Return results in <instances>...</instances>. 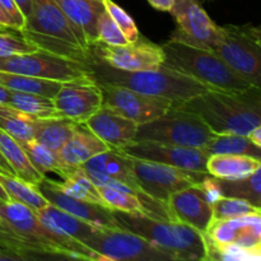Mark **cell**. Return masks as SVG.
I'll list each match as a JSON object with an SVG mask.
<instances>
[{
    "instance_id": "cell-1",
    "label": "cell",
    "mask_w": 261,
    "mask_h": 261,
    "mask_svg": "<svg viewBox=\"0 0 261 261\" xmlns=\"http://www.w3.org/2000/svg\"><path fill=\"white\" fill-rule=\"evenodd\" d=\"M51 257L103 261L82 242L50 231L24 204L14 200L0 204V260Z\"/></svg>"
},
{
    "instance_id": "cell-2",
    "label": "cell",
    "mask_w": 261,
    "mask_h": 261,
    "mask_svg": "<svg viewBox=\"0 0 261 261\" xmlns=\"http://www.w3.org/2000/svg\"><path fill=\"white\" fill-rule=\"evenodd\" d=\"M175 106L198 115L216 134L247 135L261 126L260 87L245 91L208 89Z\"/></svg>"
},
{
    "instance_id": "cell-3",
    "label": "cell",
    "mask_w": 261,
    "mask_h": 261,
    "mask_svg": "<svg viewBox=\"0 0 261 261\" xmlns=\"http://www.w3.org/2000/svg\"><path fill=\"white\" fill-rule=\"evenodd\" d=\"M87 66L97 83L124 87L143 94L163 97L171 99L173 106L212 89L196 79L165 66L153 70H119L94 55H91Z\"/></svg>"
},
{
    "instance_id": "cell-4",
    "label": "cell",
    "mask_w": 261,
    "mask_h": 261,
    "mask_svg": "<svg viewBox=\"0 0 261 261\" xmlns=\"http://www.w3.org/2000/svg\"><path fill=\"white\" fill-rule=\"evenodd\" d=\"M117 226L133 232L178 260H206L204 234L198 229L176 221H162L144 214H132L112 209Z\"/></svg>"
},
{
    "instance_id": "cell-5",
    "label": "cell",
    "mask_w": 261,
    "mask_h": 261,
    "mask_svg": "<svg viewBox=\"0 0 261 261\" xmlns=\"http://www.w3.org/2000/svg\"><path fill=\"white\" fill-rule=\"evenodd\" d=\"M20 32L41 51L84 64L91 58L55 0H32V9Z\"/></svg>"
},
{
    "instance_id": "cell-6",
    "label": "cell",
    "mask_w": 261,
    "mask_h": 261,
    "mask_svg": "<svg viewBox=\"0 0 261 261\" xmlns=\"http://www.w3.org/2000/svg\"><path fill=\"white\" fill-rule=\"evenodd\" d=\"M161 46L165 54L162 66L196 79L212 89L245 91L252 87L234 73L214 51L176 41H168Z\"/></svg>"
},
{
    "instance_id": "cell-7",
    "label": "cell",
    "mask_w": 261,
    "mask_h": 261,
    "mask_svg": "<svg viewBox=\"0 0 261 261\" xmlns=\"http://www.w3.org/2000/svg\"><path fill=\"white\" fill-rule=\"evenodd\" d=\"M214 134L198 115L172 106L157 119L138 125L135 140H153L203 149Z\"/></svg>"
},
{
    "instance_id": "cell-8",
    "label": "cell",
    "mask_w": 261,
    "mask_h": 261,
    "mask_svg": "<svg viewBox=\"0 0 261 261\" xmlns=\"http://www.w3.org/2000/svg\"><path fill=\"white\" fill-rule=\"evenodd\" d=\"M214 53L242 79L261 86V31L252 24L223 25Z\"/></svg>"
},
{
    "instance_id": "cell-9",
    "label": "cell",
    "mask_w": 261,
    "mask_h": 261,
    "mask_svg": "<svg viewBox=\"0 0 261 261\" xmlns=\"http://www.w3.org/2000/svg\"><path fill=\"white\" fill-rule=\"evenodd\" d=\"M83 244L103 261H173L145 239L120 227H97Z\"/></svg>"
},
{
    "instance_id": "cell-10",
    "label": "cell",
    "mask_w": 261,
    "mask_h": 261,
    "mask_svg": "<svg viewBox=\"0 0 261 261\" xmlns=\"http://www.w3.org/2000/svg\"><path fill=\"white\" fill-rule=\"evenodd\" d=\"M130 158L135 177L143 193L166 205L170 195L189 186L200 184L208 175V172L184 170L162 163Z\"/></svg>"
},
{
    "instance_id": "cell-11",
    "label": "cell",
    "mask_w": 261,
    "mask_h": 261,
    "mask_svg": "<svg viewBox=\"0 0 261 261\" xmlns=\"http://www.w3.org/2000/svg\"><path fill=\"white\" fill-rule=\"evenodd\" d=\"M0 71L23 74L35 78L68 82L89 73L87 64L60 58L46 51L0 56Z\"/></svg>"
},
{
    "instance_id": "cell-12",
    "label": "cell",
    "mask_w": 261,
    "mask_h": 261,
    "mask_svg": "<svg viewBox=\"0 0 261 261\" xmlns=\"http://www.w3.org/2000/svg\"><path fill=\"white\" fill-rule=\"evenodd\" d=\"M170 13L177 25L170 41L204 50L216 48L221 38V25L211 19L198 0H175Z\"/></svg>"
},
{
    "instance_id": "cell-13",
    "label": "cell",
    "mask_w": 261,
    "mask_h": 261,
    "mask_svg": "<svg viewBox=\"0 0 261 261\" xmlns=\"http://www.w3.org/2000/svg\"><path fill=\"white\" fill-rule=\"evenodd\" d=\"M53 99L59 114L76 124H84L103 105L101 86L91 73L63 82Z\"/></svg>"
},
{
    "instance_id": "cell-14",
    "label": "cell",
    "mask_w": 261,
    "mask_h": 261,
    "mask_svg": "<svg viewBox=\"0 0 261 261\" xmlns=\"http://www.w3.org/2000/svg\"><path fill=\"white\" fill-rule=\"evenodd\" d=\"M119 150L138 160L200 172H206V161L209 157L200 148L167 144L153 140H134Z\"/></svg>"
},
{
    "instance_id": "cell-15",
    "label": "cell",
    "mask_w": 261,
    "mask_h": 261,
    "mask_svg": "<svg viewBox=\"0 0 261 261\" xmlns=\"http://www.w3.org/2000/svg\"><path fill=\"white\" fill-rule=\"evenodd\" d=\"M91 55L101 59L107 65L119 70H153L162 66L165 54L162 46L139 40L122 46H110L96 42L91 47Z\"/></svg>"
},
{
    "instance_id": "cell-16",
    "label": "cell",
    "mask_w": 261,
    "mask_h": 261,
    "mask_svg": "<svg viewBox=\"0 0 261 261\" xmlns=\"http://www.w3.org/2000/svg\"><path fill=\"white\" fill-rule=\"evenodd\" d=\"M98 84L102 89L105 106L115 110L138 125L157 119L173 106L171 99L163 97L143 94L111 84Z\"/></svg>"
},
{
    "instance_id": "cell-17",
    "label": "cell",
    "mask_w": 261,
    "mask_h": 261,
    "mask_svg": "<svg viewBox=\"0 0 261 261\" xmlns=\"http://www.w3.org/2000/svg\"><path fill=\"white\" fill-rule=\"evenodd\" d=\"M206 246H237L256 249L261 247V213L236 218L212 221L204 233Z\"/></svg>"
},
{
    "instance_id": "cell-18",
    "label": "cell",
    "mask_w": 261,
    "mask_h": 261,
    "mask_svg": "<svg viewBox=\"0 0 261 261\" xmlns=\"http://www.w3.org/2000/svg\"><path fill=\"white\" fill-rule=\"evenodd\" d=\"M35 186L48 203L63 209L66 213L73 214L97 227H109V228L119 227L115 221L111 208L73 198L64 193L59 188L58 182L50 180L46 176Z\"/></svg>"
},
{
    "instance_id": "cell-19",
    "label": "cell",
    "mask_w": 261,
    "mask_h": 261,
    "mask_svg": "<svg viewBox=\"0 0 261 261\" xmlns=\"http://www.w3.org/2000/svg\"><path fill=\"white\" fill-rule=\"evenodd\" d=\"M167 208L172 221L188 224L203 234L212 222V203L201 182L170 195Z\"/></svg>"
},
{
    "instance_id": "cell-20",
    "label": "cell",
    "mask_w": 261,
    "mask_h": 261,
    "mask_svg": "<svg viewBox=\"0 0 261 261\" xmlns=\"http://www.w3.org/2000/svg\"><path fill=\"white\" fill-rule=\"evenodd\" d=\"M83 125L106 143L110 149L116 150L134 142L138 129L137 122L105 105H102L101 109L94 112Z\"/></svg>"
},
{
    "instance_id": "cell-21",
    "label": "cell",
    "mask_w": 261,
    "mask_h": 261,
    "mask_svg": "<svg viewBox=\"0 0 261 261\" xmlns=\"http://www.w3.org/2000/svg\"><path fill=\"white\" fill-rule=\"evenodd\" d=\"M83 47L91 53L97 42V19L105 10L101 0H55Z\"/></svg>"
},
{
    "instance_id": "cell-22",
    "label": "cell",
    "mask_w": 261,
    "mask_h": 261,
    "mask_svg": "<svg viewBox=\"0 0 261 261\" xmlns=\"http://www.w3.org/2000/svg\"><path fill=\"white\" fill-rule=\"evenodd\" d=\"M110 147L98 137L79 124L68 142L56 153L59 162L68 170H74L94 155L109 150Z\"/></svg>"
},
{
    "instance_id": "cell-23",
    "label": "cell",
    "mask_w": 261,
    "mask_h": 261,
    "mask_svg": "<svg viewBox=\"0 0 261 261\" xmlns=\"http://www.w3.org/2000/svg\"><path fill=\"white\" fill-rule=\"evenodd\" d=\"M78 167L83 171H92V172L111 176L134 190L142 191L133 170L132 158L120 150L109 149L103 153H99Z\"/></svg>"
},
{
    "instance_id": "cell-24",
    "label": "cell",
    "mask_w": 261,
    "mask_h": 261,
    "mask_svg": "<svg viewBox=\"0 0 261 261\" xmlns=\"http://www.w3.org/2000/svg\"><path fill=\"white\" fill-rule=\"evenodd\" d=\"M36 214L50 231L70 237L82 244L97 228V226H93L73 214L66 213L65 211L53 205V204H48L45 208L37 211Z\"/></svg>"
},
{
    "instance_id": "cell-25",
    "label": "cell",
    "mask_w": 261,
    "mask_h": 261,
    "mask_svg": "<svg viewBox=\"0 0 261 261\" xmlns=\"http://www.w3.org/2000/svg\"><path fill=\"white\" fill-rule=\"evenodd\" d=\"M261 168V160L241 154H213L206 161V172L218 178H239Z\"/></svg>"
},
{
    "instance_id": "cell-26",
    "label": "cell",
    "mask_w": 261,
    "mask_h": 261,
    "mask_svg": "<svg viewBox=\"0 0 261 261\" xmlns=\"http://www.w3.org/2000/svg\"><path fill=\"white\" fill-rule=\"evenodd\" d=\"M79 124L66 117L36 119L33 126V139L53 152H58Z\"/></svg>"
},
{
    "instance_id": "cell-27",
    "label": "cell",
    "mask_w": 261,
    "mask_h": 261,
    "mask_svg": "<svg viewBox=\"0 0 261 261\" xmlns=\"http://www.w3.org/2000/svg\"><path fill=\"white\" fill-rule=\"evenodd\" d=\"M0 152L14 171L15 176L31 185H37L45 176L32 166L19 143L0 129Z\"/></svg>"
},
{
    "instance_id": "cell-28",
    "label": "cell",
    "mask_w": 261,
    "mask_h": 261,
    "mask_svg": "<svg viewBox=\"0 0 261 261\" xmlns=\"http://www.w3.org/2000/svg\"><path fill=\"white\" fill-rule=\"evenodd\" d=\"M261 168L239 178H217L222 196L237 198L261 208Z\"/></svg>"
},
{
    "instance_id": "cell-29",
    "label": "cell",
    "mask_w": 261,
    "mask_h": 261,
    "mask_svg": "<svg viewBox=\"0 0 261 261\" xmlns=\"http://www.w3.org/2000/svg\"><path fill=\"white\" fill-rule=\"evenodd\" d=\"M208 155L241 154L261 160V147L255 145L247 135L214 134L211 142L203 148Z\"/></svg>"
},
{
    "instance_id": "cell-30",
    "label": "cell",
    "mask_w": 261,
    "mask_h": 261,
    "mask_svg": "<svg viewBox=\"0 0 261 261\" xmlns=\"http://www.w3.org/2000/svg\"><path fill=\"white\" fill-rule=\"evenodd\" d=\"M0 84L12 91L37 93L54 98L60 89L63 82L35 78V76L23 75V74L9 73V71H0Z\"/></svg>"
},
{
    "instance_id": "cell-31",
    "label": "cell",
    "mask_w": 261,
    "mask_h": 261,
    "mask_svg": "<svg viewBox=\"0 0 261 261\" xmlns=\"http://www.w3.org/2000/svg\"><path fill=\"white\" fill-rule=\"evenodd\" d=\"M9 105L36 119L63 117L55 107L54 99L42 94L12 91Z\"/></svg>"
},
{
    "instance_id": "cell-32",
    "label": "cell",
    "mask_w": 261,
    "mask_h": 261,
    "mask_svg": "<svg viewBox=\"0 0 261 261\" xmlns=\"http://www.w3.org/2000/svg\"><path fill=\"white\" fill-rule=\"evenodd\" d=\"M36 117L24 114L10 105L0 103V129L17 142L33 139Z\"/></svg>"
},
{
    "instance_id": "cell-33",
    "label": "cell",
    "mask_w": 261,
    "mask_h": 261,
    "mask_svg": "<svg viewBox=\"0 0 261 261\" xmlns=\"http://www.w3.org/2000/svg\"><path fill=\"white\" fill-rule=\"evenodd\" d=\"M0 184L4 188V190L7 191L10 200L24 204L32 211L37 212L50 204L41 195L40 191L36 189L35 185L25 182V181L17 177V176L0 173Z\"/></svg>"
},
{
    "instance_id": "cell-34",
    "label": "cell",
    "mask_w": 261,
    "mask_h": 261,
    "mask_svg": "<svg viewBox=\"0 0 261 261\" xmlns=\"http://www.w3.org/2000/svg\"><path fill=\"white\" fill-rule=\"evenodd\" d=\"M18 143H19L20 147L23 148V150L25 152V154H27L28 160L32 163L33 167H35L41 175L46 176V173L48 172H55L64 178L73 171L68 170V168L64 167V166L59 162L55 152L47 149V148L43 147L42 144L36 142L35 139ZM74 170H75V168H74Z\"/></svg>"
},
{
    "instance_id": "cell-35",
    "label": "cell",
    "mask_w": 261,
    "mask_h": 261,
    "mask_svg": "<svg viewBox=\"0 0 261 261\" xmlns=\"http://www.w3.org/2000/svg\"><path fill=\"white\" fill-rule=\"evenodd\" d=\"M58 185L64 193L73 198L107 206L102 196L99 195L98 188L89 180L82 168L76 167L71 171L66 177H64L63 182H58Z\"/></svg>"
},
{
    "instance_id": "cell-36",
    "label": "cell",
    "mask_w": 261,
    "mask_h": 261,
    "mask_svg": "<svg viewBox=\"0 0 261 261\" xmlns=\"http://www.w3.org/2000/svg\"><path fill=\"white\" fill-rule=\"evenodd\" d=\"M255 213H261V208H257L242 199L219 196L212 204V221H222Z\"/></svg>"
},
{
    "instance_id": "cell-37",
    "label": "cell",
    "mask_w": 261,
    "mask_h": 261,
    "mask_svg": "<svg viewBox=\"0 0 261 261\" xmlns=\"http://www.w3.org/2000/svg\"><path fill=\"white\" fill-rule=\"evenodd\" d=\"M97 188H98L99 195L102 196V199H103V201L109 208L132 214H144V216H147L142 201L139 200V198L135 194L107 188V186H97Z\"/></svg>"
},
{
    "instance_id": "cell-38",
    "label": "cell",
    "mask_w": 261,
    "mask_h": 261,
    "mask_svg": "<svg viewBox=\"0 0 261 261\" xmlns=\"http://www.w3.org/2000/svg\"><path fill=\"white\" fill-rule=\"evenodd\" d=\"M261 259V247L247 249L237 245L224 246H206V260L222 261H259Z\"/></svg>"
},
{
    "instance_id": "cell-39",
    "label": "cell",
    "mask_w": 261,
    "mask_h": 261,
    "mask_svg": "<svg viewBox=\"0 0 261 261\" xmlns=\"http://www.w3.org/2000/svg\"><path fill=\"white\" fill-rule=\"evenodd\" d=\"M30 41L24 38L19 30L10 27H0V56L18 55L37 51Z\"/></svg>"
},
{
    "instance_id": "cell-40",
    "label": "cell",
    "mask_w": 261,
    "mask_h": 261,
    "mask_svg": "<svg viewBox=\"0 0 261 261\" xmlns=\"http://www.w3.org/2000/svg\"><path fill=\"white\" fill-rule=\"evenodd\" d=\"M102 3H103L105 10L111 15V18L116 23L117 27L124 33L127 42H137L139 40V31H138L134 19L119 4H116L114 0H102Z\"/></svg>"
},
{
    "instance_id": "cell-41",
    "label": "cell",
    "mask_w": 261,
    "mask_h": 261,
    "mask_svg": "<svg viewBox=\"0 0 261 261\" xmlns=\"http://www.w3.org/2000/svg\"><path fill=\"white\" fill-rule=\"evenodd\" d=\"M96 30L97 42H102L110 46H122L129 43L125 38L124 33L117 27V24L106 10H103L99 14L98 19H97Z\"/></svg>"
},
{
    "instance_id": "cell-42",
    "label": "cell",
    "mask_w": 261,
    "mask_h": 261,
    "mask_svg": "<svg viewBox=\"0 0 261 261\" xmlns=\"http://www.w3.org/2000/svg\"><path fill=\"white\" fill-rule=\"evenodd\" d=\"M0 5L4 9L5 14L8 15L10 22V27L15 28V30H22L24 25L25 18L22 14L20 9L18 8L17 3L14 0H0Z\"/></svg>"
},
{
    "instance_id": "cell-43",
    "label": "cell",
    "mask_w": 261,
    "mask_h": 261,
    "mask_svg": "<svg viewBox=\"0 0 261 261\" xmlns=\"http://www.w3.org/2000/svg\"><path fill=\"white\" fill-rule=\"evenodd\" d=\"M148 3L154 9L161 10V12H170L172 9L175 0H148Z\"/></svg>"
},
{
    "instance_id": "cell-44",
    "label": "cell",
    "mask_w": 261,
    "mask_h": 261,
    "mask_svg": "<svg viewBox=\"0 0 261 261\" xmlns=\"http://www.w3.org/2000/svg\"><path fill=\"white\" fill-rule=\"evenodd\" d=\"M0 173H5V175H9V176H15L14 171H13V168L10 167L8 161L5 160L4 155L2 154V152H0Z\"/></svg>"
},
{
    "instance_id": "cell-45",
    "label": "cell",
    "mask_w": 261,
    "mask_h": 261,
    "mask_svg": "<svg viewBox=\"0 0 261 261\" xmlns=\"http://www.w3.org/2000/svg\"><path fill=\"white\" fill-rule=\"evenodd\" d=\"M247 138L257 147H261V126H256L247 134Z\"/></svg>"
},
{
    "instance_id": "cell-46",
    "label": "cell",
    "mask_w": 261,
    "mask_h": 261,
    "mask_svg": "<svg viewBox=\"0 0 261 261\" xmlns=\"http://www.w3.org/2000/svg\"><path fill=\"white\" fill-rule=\"evenodd\" d=\"M10 94H12V89L7 88V87L0 84V103L9 105Z\"/></svg>"
},
{
    "instance_id": "cell-47",
    "label": "cell",
    "mask_w": 261,
    "mask_h": 261,
    "mask_svg": "<svg viewBox=\"0 0 261 261\" xmlns=\"http://www.w3.org/2000/svg\"><path fill=\"white\" fill-rule=\"evenodd\" d=\"M0 25H2V27H10L9 18H8L7 14H5V12H4V9L2 8V5H0Z\"/></svg>"
},
{
    "instance_id": "cell-48",
    "label": "cell",
    "mask_w": 261,
    "mask_h": 261,
    "mask_svg": "<svg viewBox=\"0 0 261 261\" xmlns=\"http://www.w3.org/2000/svg\"><path fill=\"white\" fill-rule=\"evenodd\" d=\"M0 200H2V201L10 200L9 196H8V194H7V191H5L4 188L2 186V184H0Z\"/></svg>"
},
{
    "instance_id": "cell-49",
    "label": "cell",
    "mask_w": 261,
    "mask_h": 261,
    "mask_svg": "<svg viewBox=\"0 0 261 261\" xmlns=\"http://www.w3.org/2000/svg\"><path fill=\"white\" fill-rule=\"evenodd\" d=\"M2 203H4V201H2V200H0V204H2Z\"/></svg>"
},
{
    "instance_id": "cell-50",
    "label": "cell",
    "mask_w": 261,
    "mask_h": 261,
    "mask_svg": "<svg viewBox=\"0 0 261 261\" xmlns=\"http://www.w3.org/2000/svg\"><path fill=\"white\" fill-rule=\"evenodd\" d=\"M0 27H2V25H0Z\"/></svg>"
},
{
    "instance_id": "cell-51",
    "label": "cell",
    "mask_w": 261,
    "mask_h": 261,
    "mask_svg": "<svg viewBox=\"0 0 261 261\" xmlns=\"http://www.w3.org/2000/svg\"><path fill=\"white\" fill-rule=\"evenodd\" d=\"M101 2H102V0H101Z\"/></svg>"
}]
</instances>
